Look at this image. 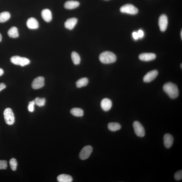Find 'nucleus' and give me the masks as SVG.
I'll return each instance as SVG.
<instances>
[{"label":"nucleus","instance_id":"f257e3e1","mask_svg":"<svg viewBox=\"0 0 182 182\" xmlns=\"http://www.w3.org/2000/svg\"><path fill=\"white\" fill-rule=\"evenodd\" d=\"M163 89L171 98L175 99L179 95V91L177 86L172 82L165 83L163 87Z\"/></svg>","mask_w":182,"mask_h":182},{"label":"nucleus","instance_id":"f03ea898","mask_svg":"<svg viewBox=\"0 0 182 182\" xmlns=\"http://www.w3.org/2000/svg\"><path fill=\"white\" fill-rule=\"evenodd\" d=\"M117 56L113 53L110 51H105L100 54L99 59L104 64H110L114 63L117 60Z\"/></svg>","mask_w":182,"mask_h":182},{"label":"nucleus","instance_id":"7ed1b4c3","mask_svg":"<svg viewBox=\"0 0 182 182\" xmlns=\"http://www.w3.org/2000/svg\"><path fill=\"white\" fill-rule=\"evenodd\" d=\"M10 62L13 64L17 65H20L22 67L30 64V61L27 58L20 57L19 56H12L10 59Z\"/></svg>","mask_w":182,"mask_h":182},{"label":"nucleus","instance_id":"20e7f679","mask_svg":"<svg viewBox=\"0 0 182 182\" xmlns=\"http://www.w3.org/2000/svg\"><path fill=\"white\" fill-rule=\"evenodd\" d=\"M4 120L7 124L11 125L15 122V116L12 110L9 108L5 109L4 113Z\"/></svg>","mask_w":182,"mask_h":182},{"label":"nucleus","instance_id":"39448f33","mask_svg":"<svg viewBox=\"0 0 182 182\" xmlns=\"http://www.w3.org/2000/svg\"><path fill=\"white\" fill-rule=\"evenodd\" d=\"M120 10L121 13L131 15L136 14L138 12V9L131 4L124 5L120 7Z\"/></svg>","mask_w":182,"mask_h":182},{"label":"nucleus","instance_id":"423d86ee","mask_svg":"<svg viewBox=\"0 0 182 182\" xmlns=\"http://www.w3.org/2000/svg\"><path fill=\"white\" fill-rule=\"evenodd\" d=\"M133 126L134 132L137 136L140 137L145 136V129L143 126L138 121H134L133 123Z\"/></svg>","mask_w":182,"mask_h":182},{"label":"nucleus","instance_id":"0eeeda50","mask_svg":"<svg viewBox=\"0 0 182 182\" xmlns=\"http://www.w3.org/2000/svg\"><path fill=\"white\" fill-rule=\"evenodd\" d=\"M93 150V148L90 146H87L84 147L80 153V159L82 160L88 159L90 156Z\"/></svg>","mask_w":182,"mask_h":182},{"label":"nucleus","instance_id":"6e6552de","mask_svg":"<svg viewBox=\"0 0 182 182\" xmlns=\"http://www.w3.org/2000/svg\"><path fill=\"white\" fill-rule=\"evenodd\" d=\"M45 85V79L42 76L36 78L33 81L31 86L33 89L41 88Z\"/></svg>","mask_w":182,"mask_h":182},{"label":"nucleus","instance_id":"1a4fd4ad","mask_svg":"<svg viewBox=\"0 0 182 182\" xmlns=\"http://www.w3.org/2000/svg\"><path fill=\"white\" fill-rule=\"evenodd\" d=\"M168 25V18L166 15L163 14L160 16L159 20V25L161 31H165Z\"/></svg>","mask_w":182,"mask_h":182},{"label":"nucleus","instance_id":"9d476101","mask_svg":"<svg viewBox=\"0 0 182 182\" xmlns=\"http://www.w3.org/2000/svg\"><path fill=\"white\" fill-rule=\"evenodd\" d=\"M158 74V71L157 70H153L148 72L144 76L143 80L145 82H150L156 78Z\"/></svg>","mask_w":182,"mask_h":182},{"label":"nucleus","instance_id":"9b49d317","mask_svg":"<svg viewBox=\"0 0 182 182\" xmlns=\"http://www.w3.org/2000/svg\"><path fill=\"white\" fill-rule=\"evenodd\" d=\"M163 143L166 148L169 149L172 146L173 143V138L171 134H166L163 136Z\"/></svg>","mask_w":182,"mask_h":182},{"label":"nucleus","instance_id":"f8f14e48","mask_svg":"<svg viewBox=\"0 0 182 182\" xmlns=\"http://www.w3.org/2000/svg\"><path fill=\"white\" fill-rule=\"evenodd\" d=\"M112 105L111 100L108 98L103 99L101 103L102 108L105 111H108L111 109Z\"/></svg>","mask_w":182,"mask_h":182},{"label":"nucleus","instance_id":"ddd939ff","mask_svg":"<svg viewBox=\"0 0 182 182\" xmlns=\"http://www.w3.org/2000/svg\"><path fill=\"white\" fill-rule=\"evenodd\" d=\"M156 55L153 53H143L139 55L140 59L143 61L149 62L155 59Z\"/></svg>","mask_w":182,"mask_h":182},{"label":"nucleus","instance_id":"4468645a","mask_svg":"<svg viewBox=\"0 0 182 182\" xmlns=\"http://www.w3.org/2000/svg\"><path fill=\"white\" fill-rule=\"evenodd\" d=\"M78 20L75 18H69L65 23V27L70 30H72L77 23Z\"/></svg>","mask_w":182,"mask_h":182},{"label":"nucleus","instance_id":"2eb2a0df","mask_svg":"<svg viewBox=\"0 0 182 182\" xmlns=\"http://www.w3.org/2000/svg\"><path fill=\"white\" fill-rule=\"evenodd\" d=\"M26 25L29 28L32 30L37 29L39 27V23L37 20L33 17L29 18L26 22Z\"/></svg>","mask_w":182,"mask_h":182},{"label":"nucleus","instance_id":"dca6fc26","mask_svg":"<svg viewBox=\"0 0 182 182\" xmlns=\"http://www.w3.org/2000/svg\"><path fill=\"white\" fill-rule=\"evenodd\" d=\"M42 18L47 22H51L52 19V14L51 10L48 9H45L41 13Z\"/></svg>","mask_w":182,"mask_h":182},{"label":"nucleus","instance_id":"f3484780","mask_svg":"<svg viewBox=\"0 0 182 182\" xmlns=\"http://www.w3.org/2000/svg\"><path fill=\"white\" fill-rule=\"evenodd\" d=\"M79 5V2L77 1H70L65 2L64 7L66 9L71 10L76 8Z\"/></svg>","mask_w":182,"mask_h":182},{"label":"nucleus","instance_id":"a211bd4d","mask_svg":"<svg viewBox=\"0 0 182 182\" xmlns=\"http://www.w3.org/2000/svg\"><path fill=\"white\" fill-rule=\"evenodd\" d=\"M57 181L59 182H71L73 181V178L70 175L62 174L59 175L57 178Z\"/></svg>","mask_w":182,"mask_h":182},{"label":"nucleus","instance_id":"6ab92c4d","mask_svg":"<svg viewBox=\"0 0 182 182\" xmlns=\"http://www.w3.org/2000/svg\"><path fill=\"white\" fill-rule=\"evenodd\" d=\"M7 34L9 36L12 38H17L19 36L18 29L15 26H13L9 29L8 31Z\"/></svg>","mask_w":182,"mask_h":182},{"label":"nucleus","instance_id":"aec40b11","mask_svg":"<svg viewBox=\"0 0 182 182\" xmlns=\"http://www.w3.org/2000/svg\"><path fill=\"white\" fill-rule=\"evenodd\" d=\"M89 82L88 78L84 77L81 78L76 82V85L77 88H80L86 86Z\"/></svg>","mask_w":182,"mask_h":182},{"label":"nucleus","instance_id":"412c9836","mask_svg":"<svg viewBox=\"0 0 182 182\" xmlns=\"http://www.w3.org/2000/svg\"><path fill=\"white\" fill-rule=\"evenodd\" d=\"M71 114L76 117H81L84 115V111L82 109L79 108H73L71 110Z\"/></svg>","mask_w":182,"mask_h":182},{"label":"nucleus","instance_id":"4be33fe9","mask_svg":"<svg viewBox=\"0 0 182 182\" xmlns=\"http://www.w3.org/2000/svg\"><path fill=\"white\" fill-rule=\"evenodd\" d=\"M108 128L110 131H115L120 130L121 126L117 123H110L108 124Z\"/></svg>","mask_w":182,"mask_h":182},{"label":"nucleus","instance_id":"5701e85b","mask_svg":"<svg viewBox=\"0 0 182 182\" xmlns=\"http://www.w3.org/2000/svg\"><path fill=\"white\" fill-rule=\"evenodd\" d=\"M71 58L74 64L78 65L80 64L81 59L79 55L77 52L73 51L71 54Z\"/></svg>","mask_w":182,"mask_h":182},{"label":"nucleus","instance_id":"b1692460","mask_svg":"<svg viewBox=\"0 0 182 182\" xmlns=\"http://www.w3.org/2000/svg\"><path fill=\"white\" fill-rule=\"evenodd\" d=\"M10 17V13L8 12H4L0 13V23H3L8 20Z\"/></svg>","mask_w":182,"mask_h":182},{"label":"nucleus","instance_id":"393cba45","mask_svg":"<svg viewBox=\"0 0 182 182\" xmlns=\"http://www.w3.org/2000/svg\"><path fill=\"white\" fill-rule=\"evenodd\" d=\"M34 101L35 104L40 107L44 106L46 102L45 99L44 98H39V97H36Z\"/></svg>","mask_w":182,"mask_h":182},{"label":"nucleus","instance_id":"a878e982","mask_svg":"<svg viewBox=\"0 0 182 182\" xmlns=\"http://www.w3.org/2000/svg\"><path fill=\"white\" fill-rule=\"evenodd\" d=\"M10 164L12 170H16L17 166V162L16 159L14 158L10 159Z\"/></svg>","mask_w":182,"mask_h":182},{"label":"nucleus","instance_id":"bb28decb","mask_svg":"<svg viewBox=\"0 0 182 182\" xmlns=\"http://www.w3.org/2000/svg\"><path fill=\"white\" fill-rule=\"evenodd\" d=\"M7 167V162L5 160H0V170L6 169Z\"/></svg>","mask_w":182,"mask_h":182},{"label":"nucleus","instance_id":"cd10ccee","mask_svg":"<svg viewBox=\"0 0 182 182\" xmlns=\"http://www.w3.org/2000/svg\"><path fill=\"white\" fill-rule=\"evenodd\" d=\"M175 178L176 181H180L182 178V171L179 170L177 172L175 175Z\"/></svg>","mask_w":182,"mask_h":182},{"label":"nucleus","instance_id":"c85d7f7f","mask_svg":"<svg viewBox=\"0 0 182 182\" xmlns=\"http://www.w3.org/2000/svg\"><path fill=\"white\" fill-rule=\"evenodd\" d=\"M35 104V101H33L29 103L28 109L29 111L33 112L34 111V105Z\"/></svg>","mask_w":182,"mask_h":182},{"label":"nucleus","instance_id":"c756f323","mask_svg":"<svg viewBox=\"0 0 182 182\" xmlns=\"http://www.w3.org/2000/svg\"><path fill=\"white\" fill-rule=\"evenodd\" d=\"M139 38H142L144 36V33L143 31L141 30H138L137 32Z\"/></svg>","mask_w":182,"mask_h":182},{"label":"nucleus","instance_id":"7c9ffc66","mask_svg":"<svg viewBox=\"0 0 182 182\" xmlns=\"http://www.w3.org/2000/svg\"><path fill=\"white\" fill-rule=\"evenodd\" d=\"M133 38L135 40H137L139 38L137 32H134L132 33Z\"/></svg>","mask_w":182,"mask_h":182},{"label":"nucleus","instance_id":"2f4dec72","mask_svg":"<svg viewBox=\"0 0 182 182\" xmlns=\"http://www.w3.org/2000/svg\"><path fill=\"white\" fill-rule=\"evenodd\" d=\"M6 86L4 83H0V91L6 88Z\"/></svg>","mask_w":182,"mask_h":182},{"label":"nucleus","instance_id":"473e14b6","mask_svg":"<svg viewBox=\"0 0 182 182\" xmlns=\"http://www.w3.org/2000/svg\"><path fill=\"white\" fill-rule=\"evenodd\" d=\"M4 71L1 68H0V76L3 74Z\"/></svg>","mask_w":182,"mask_h":182},{"label":"nucleus","instance_id":"72a5a7b5","mask_svg":"<svg viewBox=\"0 0 182 182\" xmlns=\"http://www.w3.org/2000/svg\"><path fill=\"white\" fill-rule=\"evenodd\" d=\"M2 40V36L1 34L0 33V42H1Z\"/></svg>","mask_w":182,"mask_h":182},{"label":"nucleus","instance_id":"f704fd0d","mask_svg":"<svg viewBox=\"0 0 182 182\" xmlns=\"http://www.w3.org/2000/svg\"><path fill=\"white\" fill-rule=\"evenodd\" d=\"M181 39H182V30H181Z\"/></svg>","mask_w":182,"mask_h":182},{"label":"nucleus","instance_id":"c9c22d12","mask_svg":"<svg viewBox=\"0 0 182 182\" xmlns=\"http://www.w3.org/2000/svg\"><path fill=\"white\" fill-rule=\"evenodd\" d=\"M181 68H182V64H181Z\"/></svg>","mask_w":182,"mask_h":182}]
</instances>
